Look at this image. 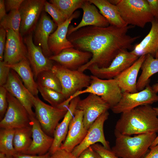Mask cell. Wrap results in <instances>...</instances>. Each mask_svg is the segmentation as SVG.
Here are the masks:
<instances>
[{
  "mask_svg": "<svg viewBox=\"0 0 158 158\" xmlns=\"http://www.w3.org/2000/svg\"><path fill=\"white\" fill-rule=\"evenodd\" d=\"M134 27L131 25L121 28L111 25L104 27L87 26L67 36L74 48L92 54L89 61L78 70L84 72L92 66L108 67L119 53L130 49L132 44L140 37L127 34L128 30Z\"/></svg>",
  "mask_w": 158,
  "mask_h": 158,
  "instance_id": "cell-1",
  "label": "cell"
},
{
  "mask_svg": "<svg viewBox=\"0 0 158 158\" xmlns=\"http://www.w3.org/2000/svg\"><path fill=\"white\" fill-rule=\"evenodd\" d=\"M115 130L126 135L158 132V118L150 105L140 106L121 113Z\"/></svg>",
  "mask_w": 158,
  "mask_h": 158,
  "instance_id": "cell-2",
  "label": "cell"
},
{
  "mask_svg": "<svg viewBox=\"0 0 158 158\" xmlns=\"http://www.w3.org/2000/svg\"><path fill=\"white\" fill-rule=\"evenodd\" d=\"M114 133L115 143L111 150L119 158H143L157 136L153 133L132 137L115 130Z\"/></svg>",
  "mask_w": 158,
  "mask_h": 158,
  "instance_id": "cell-3",
  "label": "cell"
},
{
  "mask_svg": "<svg viewBox=\"0 0 158 158\" xmlns=\"http://www.w3.org/2000/svg\"><path fill=\"white\" fill-rule=\"evenodd\" d=\"M90 78V85L85 89L76 92L66 99V102L70 103L75 97L82 94L89 93L100 97L109 105L111 109L118 103L123 92L115 78L102 79L92 75Z\"/></svg>",
  "mask_w": 158,
  "mask_h": 158,
  "instance_id": "cell-4",
  "label": "cell"
},
{
  "mask_svg": "<svg viewBox=\"0 0 158 158\" xmlns=\"http://www.w3.org/2000/svg\"><path fill=\"white\" fill-rule=\"evenodd\" d=\"M116 6L124 21L128 25L144 28L154 19L147 0H118Z\"/></svg>",
  "mask_w": 158,
  "mask_h": 158,
  "instance_id": "cell-5",
  "label": "cell"
},
{
  "mask_svg": "<svg viewBox=\"0 0 158 158\" xmlns=\"http://www.w3.org/2000/svg\"><path fill=\"white\" fill-rule=\"evenodd\" d=\"M51 71L59 79L62 93L66 99L90 84V76L78 70H72L60 65H54Z\"/></svg>",
  "mask_w": 158,
  "mask_h": 158,
  "instance_id": "cell-6",
  "label": "cell"
},
{
  "mask_svg": "<svg viewBox=\"0 0 158 158\" xmlns=\"http://www.w3.org/2000/svg\"><path fill=\"white\" fill-rule=\"evenodd\" d=\"M28 94L35 109V117L42 128L47 134L51 137L53 136L59 121L63 118L67 110L59 109L44 103L29 91Z\"/></svg>",
  "mask_w": 158,
  "mask_h": 158,
  "instance_id": "cell-7",
  "label": "cell"
},
{
  "mask_svg": "<svg viewBox=\"0 0 158 158\" xmlns=\"http://www.w3.org/2000/svg\"><path fill=\"white\" fill-rule=\"evenodd\" d=\"M157 102L158 95L149 84L143 90L136 92H123L119 102L111 109L114 113H122L140 106L150 105Z\"/></svg>",
  "mask_w": 158,
  "mask_h": 158,
  "instance_id": "cell-8",
  "label": "cell"
},
{
  "mask_svg": "<svg viewBox=\"0 0 158 158\" xmlns=\"http://www.w3.org/2000/svg\"><path fill=\"white\" fill-rule=\"evenodd\" d=\"M7 96L8 107L1 120L0 128L16 129L31 126L30 116L23 106L8 92Z\"/></svg>",
  "mask_w": 158,
  "mask_h": 158,
  "instance_id": "cell-9",
  "label": "cell"
},
{
  "mask_svg": "<svg viewBox=\"0 0 158 158\" xmlns=\"http://www.w3.org/2000/svg\"><path fill=\"white\" fill-rule=\"evenodd\" d=\"M139 57L131 51L123 50L116 56L108 67L99 68L92 66L89 67L88 70L92 75L100 78H114L131 66Z\"/></svg>",
  "mask_w": 158,
  "mask_h": 158,
  "instance_id": "cell-10",
  "label": "cell"
},
{
  "mask_svg": "<svg viewBox=\"0 0 158 158\" xmlns=\"http://www.w3.org/2000/svg\"><path fill=\"white\" fill-rule=\"evenodd\" d=\"M109 115L107 111L102 114L94 121L88 130L84 139L71 152L73 155L78 157L87 148L98 142L105 148L110 149L109 142L105 138L103 128L104 123Z\"/></svg>",
  "mask_w": 158,
  "mask_h": 158,
  "instance_id": "cell-11",
  "label": "cell"
},
{
  "mask_svg": "<svg viewBox=\"0 0 158 158\" xmlns=\"http://www.w3.org/2000/svg\"><path fill=\"white\" fill-rule=\"evenodd\" d=\"M110 108L100 97L90 93L85 99H80L77 107V109L83 112L84 125L87 130L100 116Z\"/></svg>",
  "mask_w": 158,
  "mask_h": 158,
  "instance_id": "cell-12",
  "label": "cell"
},
{
  "mask_svg": "<svg viewBox=\"0 0 158 158\" xmlns=\"http://www.w3.org/2000/svg\"><path fill=\"white\" fill-rule=\"evenodd\" d=\"M45 1L24 0L19 9L21 18L20 32L21 36L29 34L35 29Z\"/></svg>",
  "mask_w": 158,
  "mask_h": 158,
  "instance_id": "cell-13",
  "label": "cell"
},
{
  "mask_svg": "<svg viewBox=\"0 0 158 158\" xmlns=\"http://www.w3.org/2000/svg\"><path fill=\"white\" fill-rule=\"evenodd\" d=\"M27 50V58L36 78L41 72L51 70L54 65L52 61L46 57L42 48L35 44L33 41L32 32L24 39Z\"/></svg>",
  "mask_w": 158,
  "mask_h": 158,
  "instance_id": "cell-14",
  "label": "cell"
},
{
  "mask_svg": "<svg viewBox=\"0 0 158 158\" xmlns=\"http://www.w3.org/2000/svg\"><path fill=\"white\" fill-rule=\"evenodd\" d=\"M87 130L84 125L82 111L76 109L70 121L66 138L60 148L71 152L84 139Z\"/></svg>",
  "mask_w": 158,
  "mask_h": 158,
  "instance_id": "cell-15",
  "label": "cell"
},
{
  "mask_svg": "<svg viewBox=\"0 0 158 158\" xmlns=\"http://www.w3.org/2000/svg\"><path fill=\"white\" fill-rule=\"evenodd\" d=\"M32 128L31 144L24 153L32 155H42L47 153L53 142V137L46 133L35 117L30 116Z\"/></svg>",
  "mask_w": 158,
  "mask_h": 158,
  "instance_id": "cell-16",
  "label": "cell"
},
{
  "mask_svg": "<svg viewBox=\"0 0 158 158\" xmlns=\"http://www.w3.org/2000/svg\"><path fill=\"white\" fill-rule=\"evenodd\" d=\"M92 56V53L89 52L71 48L63 50L58 54L51 55L49 58L65 68L77 70L88 62Z\"/></svg>",
  "mask_w": 158,
  "mask_h": 158,
  "instance_id": "cell-17",
  "label": "cell"
},
{
  "mask_svg": "<svg viewBox=\"0 0 158 158\" xmlns=\"http://www.w3.org/2000/svg\"><path fill=\"white\" fill-rule=\"evenodd\" d=\"M7 91L16 98L23 106L30 117H35L32 110L33 105L26 88L18 74L11 69L7 81L3 85Z\"/></svg>",
  "mask_w": 158,
  "mask_h": 158,
  "instance_id": "cell-18",
  "label": "cell"
},
{
  "mask_svg": "<svg viewBox=\"0 0 158 158\" xmlns=\"http://www.w3.org/2000/svg\"><path fill=\"white\" fill-rule=\"evenodd\" d=\"M79 11H76L69 18L61 25L57 27L55 30L49 37L48 44L49 49L54 55L58 54L63 50L74 48L73 45L67 38L69 25L74 19L79 17Z\"/></svg>",
  "mask_w": 158,
  "mask_h": 158,
  "instance_id": "cell-19",
  "label": "cell"
},
{
  "mask_svg": "<svg viewBox=\"0 0 158 158\" xmlns=\"http://www.w3.org/2000/svg\"><path fill=\"white\" fill-rule=\"evenodd\" d=\"M6 30V40L3 61L8 64L17 63L27 58V49L23 40L19 39L12 30Z\"/></svg>",
  "mask_w": 158,
  "mask_h": 158,
  "instance_id": "cell-20",
  "label": "cell"
},
{
  "mask_svg": "<svg viewBox=\"0 0 158 158\" xmlns=\"http://www.w3.org/2000/svg\"><path fill=\"white\" fill-rule=\"evenodd\" d=\"M81 8L83 11L81 20L75 27L69 25L67 36L78 29L87 26L107 27L109 26L107 20L98 11L95 6L88 0H85Z\"/></svg>",
  "mask_w": 158,
  "mask_h": 158,
  "instance_id": "cell-21",
  "label": "cell"
},
{
  "mask_svg": "<svg viewBox=\"0 0 158 158\" xmlns=\"http://www.w3.org/2000/svg\"><path fill=\"white\" fill-rule=\"evenodd\" d=\"M56 26L55 23L44 12L42 13L34 29L35 42L41 47L43 54L47 57L49 58L52 54L48 46L49 38Z\"/></svg>",
  "mask_w": 158,
  "mask_h": 158,
  "instance_id": "cell-22",
  "label": "cell"
},
{
  "mask_svg": "<svg viewBox=\"0 0 158 158\" xmlns=\"http://www.w3.org/2000/svg\"><path fill=\"white\" fill-rule=\"evenodd\" d=\"M80 99L77 96L70 101L69 107L63 119L57 126L53 135V142L49 152L51 155L60 147L66 137L70 121L77 109V105Z\"/></svg>",
  "mask_w": 158,
  "mask_h": 158,
  "instance_id": "cell-23",
  "label": "cell"
},
{
  "mask_svg": "<svg viewBox=\"0 0 158 158\" xmlns=\"http://www.w3.org/2000/svg\"><path fill=\"white\" fill-rule=\"evenodd\" d=\"M146 56H140L131 66L115 78L123 92L133 93L138 92L137 78Z\"/></svg>",
  "mask_w": 158,
  "mask_h": 158,
  "instance_id": "cell-24",
  "label": "cell"
},
{
  "mask_svg": "<svg viewBox=\"0 0 158 158\" xmlns=\"http://www.w3.org/2000/svg\"><path fill=\"white\" fill-rule=\"evenodd\" d=\"M151 24L149 33L131 51L139 57L148 54L154 57L158 50V24L157 20L154 19Z\"/></svg>",
  "mask_w": 158,
  "mask_h": 158,
  "instance_id": "cell-25",
  "label": "cell"
},
{
  "mask_svg": "<svg viewBox=\"0 0 158 158\" xmlns=\"http://www.w3.org/2000/svg\"><path fill=\"white\" fill-rule=\"evenodd\" d=\"M6 64L18 74L28 90L33 95L36 96L39 92L38 85L34 80L33 73L28 58L15 64H8L6 63Z\"/></svg>",
  "mask_w": 158,
  "mask_h": 158,
  "instance_id": "cell-26",
  "label": "cell"
},
{
  "mask_svg": "<svg viewBox=\"0 0 158 158\" xmlns=\"http://www.w3.org/2000/svg\"><path fill=\"white\" fill-rule=\"evenodd\" d=\"M99 10L110 25L121 28L128 25L122 18L117 7L107 0H88Z\"/></svg>",
  "mask_w": 158,
  "mask_h": 158,
  "instance_id": "cell-27",
  "label": "cell"
},
{
  "mask_svg": "<svg viewBox=\"0 0 158 158\" xmlns=\"http://www.w3.org/2000/svg\"><path fill=\"white\" fill-rule=\"evenodd\" d=\"M142 72L137 83V88L139 91L143 90L150 82V78L158 72V59L148 54L141 68Z\"/></svg>",
  "mask_w": 158,
  "mask_h": 158,
  "instance_id": "cell-28",
  "label": "cell"
},
{
  "mask_svg": "<svg viewBox=\"0 0 158 158\" xmlns=\"http://www.w3.org/2000/svg\"><path fill=\"white\" fill-rule=\"evenodd\" d=\"M31 126L15 129L13 144L17 153L24 154L32 142Z\"/></svg>",
  "mask_w": 158,
  "mask_h": 158,
  "instance_id": "cell-29",
  "label": "cell"
},
{
  "mask_svg": "<svg viewBox=\"0 0 158 158\" xmlns=\"http://www.w3.org/2000/svg\"><path fill=\"white\" fill-rule=\"evenodd\" d=\"M15 129L1 128L0 152L7 156H13L17 153L13 146Z\"/></svg>",
  "mask_w": 158,
  "mask_h": 158,
  "instance_id": "cell-30",
  "label": "cell"
},
{
  "mask_svg": "<svg viewBox=\"0 0 158 158\" xmlns=\"http://www.w3.org/2000/svg\"><path fill=\"white\" fill-rule=\"evenodd\" d=\"M21 18L19 10L9 11L8 14L0 20V27L6 30H12L18 38L22 40L20 32Z\"/></svg>",
  "mask_w": 158,
  "mask_h": 158,
  "instance_id": "cell-31",
  "label": "cell"
},
{
  "mask_svg": "<svg viewBox=\"0 0 158 158\" xmlns=\"http://www.w3.org/2000/svg\"><path fill=\"white\" fill-rule=\"evenodd\" d=\"M85 0H50L49 2L54 5L61 12L67 20L77 9L81 8Z\"/></svg>",
  "mask_w": 158,
  "mask_h": 158,
  "instance_id": "cell-32",
  "label": "cell"
},
{
  "mask_svg": "<svg viewBox=\"0 0 158 158\" xmlns=\"http://www.w3.org/2000/svg\"><path fill=\"white\" fill-rule=\"evenodd\" d=\"M37 78V83L38 85L62 93L60 82L51 70L41 72Z\"/></svg>",
  "mask_w": 158,
  "mask_h": 158,
  "instance_id": "cell-33",
  "label": "cell"
},
{
  "mask_svg": "<svg viewBox=\"0 0 158 158\" xmlns=\"http://www.w3.org/2000/svg\"><path fill=\"white\" fill-rule=\"evenodd\" d=\"M38 89L43 98L52 106L57 107L66 99L62 93L38 85Z\"/></svg>",
  "mask_w": 158,
  "mask_h": 158,
  "instance_id": "cell-34",
  "label": "cell"
},
{
  "mask_svg": "<svg viewBox=\"0 0 158 158\" xmlns=\"http://www.w3.org/2000/svg\"><path fill=\"white\" fill-rule=\"evenodd\" d=\"M44 8L45 11L51 16L57 27L61 25L66 20L59 10L49 2L45 1Z\"/></svg>",
  "mask_w": 158,
  "mask_h": 158,
  "instance_id": "cell-35",
  "label": "cell"
},
{
  "mask_svg": "<svg viewBox=\"0 0 158 158\" xmlns=\"http://www.w3.org/2000/svg\"><path fill=\"white\" fill-rule=\"evenodd\" d=\"M91 146L101 158H119L111 150L105 148L102 144L97 143Z\"/></svg>",
  "mask_w": 158,
  "mask_h": 158,
  "instance_id": "cell-36",
  "label": "cell"
},
{
  "mask_svg": "<svg viewBox=\"0 0 158 158\" xmlns=\"http://www.w3.org/2000/svg\"><path fill=\"white\" fill-rule=\"evenodd\" d=\"M7 91L4 86H0V119L3 118L8 107Z\"/></svg>",
  "mask_w": 158,
  "mask_h": 158,
  "instance_id": "cell-37",
  "label": "cell"
},
{
  "mask_svg": "<svg viewBox=\"0 0 158 158\" xmlns=\"http://www.w3.org/2000/svg\"><path fill=\"white\" fill-rule=\"evenodd\" d=\"M11 70L4 61H0V86L6 83Z\"/></svg>",
  "mask_w": 158,
  "mask_h": 158,
  "instance_id": "cell-38",
  "label": "cell"
},
{
  "mask_svg": "<svg viewBox=\"0 0 158 158\" xmlns=\"http://www.w3.org/2000/svg\"><path fill=\"white\" fill-rule=\"evenodd\" d=\"M6 40V30L2 27L0 29V61L4 60V49Z\"/></svg>",
  "mask_w": 158,
  "mask_h": 158,
  "instance_id": "cell-39",
  "label": "cell"
},
{
  "mask_svg": "<svg viewBox=\"0 0 158 158\" xmlns=\"http://www.w3.org/2000/svg\"><path fill=\"white\" fill-rule=\"evenodd\" d=\"M24 0H6L5 1L6 11L19 10Z\"/></svg>",
  "mask_w": 158,
  "mask_h": 158,
  "instance_id": "cell-40",
  "label": "cell"
},
{
  "mask_svg": "<svg viewBox=\"0 0 158 158\" xmlns=\"http://www.w3.org/2000/svg\"><path fill=\"white\" fill-rule=\"evenodd\" d=\"M50 158H77L71 152L59 148L51 155Z\"/></svg>",
  "mask_w": 158,
  "mask_h": 158,
  "instance_id": "cell-41",
  "label": "cell"
},
{
  "mask_svg": "<svg viewBox=\"0 0 158 158\" xmlns=\"http://www.w3.org/2000/svg\"><path fill=\"white\" fill-rule=\"evenodd\" d=\"M77 158H101L91 146L83 151Z\"/></svg>",
  "mask_w": 158,
  "mask_h": 158,
  "instance_id": "cell-42",
  "label": "cell"
},
{
  "mask_svg": "<svg viewBox=\"0 0 158 158\" xmlns=\"http://www.w3.org/2000/svg\"><path fill=\"white\" fill-rule=\"evenodd\" d=\"M150 12L154 19H158V0H147Z\"/></svg>",
  "mask_w": 158,
  "mask_h": 158,
  "instance_id": "cell-43",
  "label": "cell"
},
{
  "mask_svg": "<svg viewBox=\"0 0 158 158\" xmlns=\"http://www.w3.org/2000/svg\"><path fill=\"white\" fill-rule=\"evenodd\" d=\"M51 154L48 152L46 154L40 155H32L17 153L13 156V158H50Z\"/></svg>",
  "mask_w": 158,
  "mask_h": 158,
  "instance_id": "cell-44",
  "label": "cell"
},
{
  "mask_svg": "<svg viewBox=\"0 0 158 158\" xmlns=\"http://www.w3.org/2000/svg\"><path fill=\"white\" fill-rule=\"evenodd\" d=\"M150 149L149 152L143 158H158V144Z\"/></svg>",
  "mask_w": 158,
  "mask_h": 158,
  "instance_id": "cell-45",
  "label": "cell"
},
{
  "mask_svg": "<svg viewBox=\"0 0 158 158\" xmlns=\"http://www.w3.org/2000/svg\"><path fill=\"white\" fill-rule=\"evenodd\" d=\"M7 15L5 0H0V20H1Z\"/></svg>",
  "mask_w": 158,
  "mask_h": 158,
  "instance_id": "cell-46",
  "label": "cell"
},
{
  "mask_svg": "<svg viewBox=\"0 0 158 158\" xmlns=\"http://www.w3.org/2000/svg\"><path fill=\"white\" fill-rule=\"evenodd\" d=\"M158 144V135L152 142L150 147H153Z\"/></svg>",
  "mask_w": 158,
  "mask_h": 158,
  "instance_id": "cell-47",
  "label": "cell"
},
{
  "mask_svg": "<svg viewBox=\"0 0 158 158\" xmlns=\"http://www.w3.org/2000/svg\"><path fill=\"white\" fill-rule=\"evenodd\" d=\"M152 87L156 93H157L158 92V83L153 85Z\"/></svg>",
  "mask_w": 158,
  "mask_h": 158,
  "instance_id": "cell-48",
  "label": "cell"
},
{
  "mask_svg": "<svg viewBox=\"0 0 158 158\" xmlns=\"http://www.w3.org/2000/svg\"><path fill=\"white\" fill-rule=\"evenodd\" d=\"M153 109L155 111L157 115L158 116V107H153Z\"/></svg>",
  "mask_w": 158,
  "mask_h": 158,
  "instance_id": "cell-49",
  "label": "cell"
},
{
  "mask_svg": "<svg viewBox=\"0 0 158 158\" xmlns=\"http://www.w3.org/2000/svg\"><path fill=\"white\" fill-rule=\"evenodd\" d=\"M154 57L155 59H158V50L156 53Z\"/></svg>",
  "mask_w": 158,
  "mask_h": 158,
  "instance_id": "cell-50",
  "label": "cell"
},
{
  "mask_svg": "<svg viewBox=\"0 0 158 158\" xmlns=\"http://www.w3.org/2000/svg\"><path fill=\"white\" fill-rule=\"evenodd\" d=\"M4 158H13V156H9L6 155Z\"/></svg>",
  "mask_w": 158,
  "mask_h": 158,
  "instance_id": "cell-51",
  "label": "cell"
},
{
  "mask_svg": "<svg viewBox=\"0 0 158 158\" xmlns=\"http://www.w3.org/2000/svg\"><path fill=\"white\" fill-rule=\"evenodd\" d=\"M157 24H158V20H157Z\"/></svg>",
  "mask_w": 158,
  "mask_h": 158,
  "instance_id": "cell-52",
  "label": "cell"
}]
</instances>
